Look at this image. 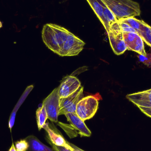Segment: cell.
<instances>
[{"label": "cell", "mask_w": 151, "mask_h": 151, "mask_svg": "<svg viewBox=\"0 0 151 151\" xmlns=\"http://www.w3.org/2000/svg\"><path fill=\"white\" fill-rule=\"evenodd\" d=\"M70 32L61 26L54 24L44 25L42 32V40L51 51L58 55Z\"/></svg>", "instance_id": "cell-1"}, {"label": "cell", "mask_w": 151, "mask_h": 151, "mask_svg": "<svg viewBox=\"0 0 151 151\" xmlns=\"http://www.w3.org/2000/svg\"><path fill=\"white\" fill-rule=\"evenodd\" d=\"M118 20L137 17L141 13L139 4L132 0H103Z\"/></svg>", "instance_id": "cell-2"}, {"label": "cell", "mask_w": 151, "mask_h": 151, "mask_svg": "<svg viewBox=\"0 0 151 151\" xmlns=\"http://www.w3.org/2000/svg\"><path fill=\"white\" fill-rule=\"evenodd\" d=\"M98 99L96 97L89 96L81 99L76 106V114L83 121L94 117L98 109Z\"/></svg>", "instance_id": "cell-3"}, {"label": "cell", "mask_w": 151, "mask_h": 151, "mask_svg": "<svg viewBox=\"0 0 151 151\" xmlns=\"http://www.w3.org/2000/svg\"><path fill=\"white\" fill-rule=\"evenodd\" d=\"M107 34L111 47L115 55H122L127 50L119 20L111 26Z\"/></svg>", "instance_id": "cell-4"}, {"label": "cell", "mask_w": 151, "mask_h": 151, "mask_svg": "<svg viewBox=\"0 0 151 151\" xmlns=\"http://www.w3.org/2000/svg\"><path fill=\"white\" fill-rule=\"evenodd\" d=\"M85 44L83 41L70 32L58 55L62 57L77 55L83 50Z\"/></svg>", "instance_id": "cell-5"}, {"label": "cell", "mask_w": 151, "mask_h": 151, "mask_svg": "<svg viewBox=\"0 0 151 151\" xmlns=\"http://www.w3.org/2000/svg\"><path fill=\"white\" fill-rule=\"evenodd\" d=\"M83 87L81 86L75 93L69 96L59 99V115L75 113L78 102L83 98Z\"/></svg>", "instance_id": "cell-6"}, {"label": "cell", "mask_w": 151, "mask_h": 151, "mask_svg": "<svg viewBox=\"0 0 151 151\" xmlns=\"http://www.w3.org/2000/svg\"><path fill=\"white\" fill-rule=\"evenodd\" d=\"M59 98L58 88H55L43 100L42 105L45 106L48 119L53 122H57L59 116Z\"/></svg>", "instance_id": "cell-7"}, {"label": "cell", "mask_w": 151, "mask_h": 151, "mask_svg": "<svg viewBox=\"0 0 151 151\" xmlns=\"http://www.w3.org/2000/svg\"><path fill=\"white\" fill-rule=\"evenodd\" d=\"M123 35L127 50L135 51L144 56H147L144 41L137 33L123 32Z\"/></svg>", "instance_id": "cell-8"}, {"label": "cell", "mask_w": 151, "mask_h": 151, "mask_svg": "<svg viewBox=\"0 0 151 151\" xmlns=\"http://www.w3.org/2000/svg\"><path fill=\"white\" fill-rule=\"evenodd\" d=\"M81 86V82L76 77L72 76H68L58 88L59 98L69 96L77 91Z\"/></svg>", "instance_id": "cell-9"}, {"label": "cell", "mask_w": 151, "mask_h": 151, "mask_svg": "<svg viewBox=\"0 0 151 151\" xmlns=\"http://www.w3.org/2000/svg\"><path fill=\"white\" fill-rule=\"evenodd\" d=\"M128 100L137 107L151 108V89L127 95Z\"/></svg>", "instance_id": "cell-10"}, {"label": "cell", "mask_w": 151, "mask_h": 151, "mask_svg": "<svg viewBox=\"0 0 151 151\" xmlns=\"http://www.w3.org/2000/svg\"><path fill=\"white\" fill-rule=\"evenodd\" d=\"M47 133V139L56 146L65 147L72 150V148L63 136L53 127L49 122L46 123L43 128Z\"/></svg>", "instance_id": "cell-11"}, {"label": "cell", "mask_w": 151, "mask_h": 151, "mask_svg": "<svg viewBox=\"0 0 151 151\" xmlns=\"http://www.w3.org/2000/svg\"><path fill=\"white\" fill-rule=\"evenodd\" d=\"M65 115L72 127L78 131V134L81 137H90L91 136V132L85 125L84 121L80 119L76 114L67 113Z\"/></svg>", "instance_id": "cell-12"}, {"label": "cell", "mask_w": 151, "mask_h": 151, "mask_svg": "<svg viewBox=\"0 0 151 151\" xmlns=\"http://www.w3.org/2000/svg\"><path fill=\"white\" fill-rule=\"evenodd\" d=\"M29 144V148L27 151H55L42 143L36 137L30 135L25 138Z\"/></svg>", "instance_id": "cell-13"}, {"label": "cell", "mask_w": 151, "mask_h": 151, "mask_svg": "<svg viewBox=\"0 0 151 151\" xmlns=\"http://www.w3.org/2000/svg\"><path fill=\"white\" fill-rule=\"evenodd\" d=\"M103 18L102 24L104 25L107 33H108L111 26L118 22V20L112 12L107 7L104 3L103 5Z\"/></svg>", "instance_id": "cell-14"}, {"label": "cell", "mask_w": 151, "mask_h": 151, "mask_svg": "<svg viewBox=\"0 0 151 151\" xmlns=\"http://www.w3.org/2000/svg\"><path fill=\"white\" fill-rule=\"evenodd\" d=\"M137 32L143 40L151 47V27L142 20L141 26Z\"/></svg>", "instance_id": "cell-15"}, {"label": "cell", "mask_w": 151, "mask_h": 151, "mask_svg": "<svg viewBox=\"0 0 151 151\" xmlns=\"http://www.w3.org/2000/svg\"><path fill=\"white\" fill-rule=\"evenodd\" d=\"M90 6L92 8L97 17L101 23L103 22V5L104 2L103 0H86Z\"/></svg>", "instance_id": "cell-16"}, {"label": "cell", "mask_w": 151, "mask_h": 151, "mask_svg": "<svg viewBox=\"0 0 151 151\" xmlns=\"http://www.w3.org/2000/svg\"><path fill=\"white\" fill-rule=\"evenodd\" d=\"M36 121L38 129L40 130L43 128L46 123V121L48 119L47 114L44 106L39 107L36 111Z\"/></svg>", "instance_id": "cell-17"}, {"label": "cell", "mask_w": 151, "mask_h": 151, "mask_svg": "<svg viewBox=\"0 0 151 151\" xmlns=\"http://www.w3.org/2000/svg\"><path fill=\"white\" fill-rule=\"evenodd\" d=\"M14 145L16 151H27L29 146L28 142L25 139L17 141Z\"/></svg>", "instance_id": "cell-18"}, {"label": "cell", "mask_w": 151, "mask_h": 151, "mask_svg": "<svg viewBox=\"0 0 151 151\" xmlns=\"http://www.w3.org/2000/svg\"><path fill=\"white\" fill-rule=\"evenodd\" d=\"M120 26L123 32H135L137 33L136 31L130 26L129 25L124 22L119 21Z\"/></svg>", "instance_id": "cell-19"}, {"label": "cell", "mask_w": 151, "mask_h": 151, "mask_svg": "<svg viewBox=\"0 0 151 151\" xmlns=\"http://www.w3.org/2000/svg\"><path fill=\"white\" fill-rule=\"evenodd\" d=\"M47 141L50 144V145L52 146V149L55 151H73L71 150L68 149V148H65V147L56 146V145L52 144L48 139H47Z\"/></svg>", "instance_id": "cell-20"}, {"label": "cell", "mask_w": 151, "mask_h": 151, "mask_svg": "<svg viewBox=\"0 0 151 151\" xmlns=\"http://www.w3.org/2000/svg\"><path fill=\"white\" fill-rule=\"evenodd\" d=\"M138 108L145 115L151 118V108H146V107H139Z\"/></svg>", "instance_id": "cell-21"}, {"label": "cell", "mask_w": 151, "mask_h": 151, "mask_svg": "<svg viewBox=\"0 0 151 151\" xmlns=\"http://www.w3.org/2000/svg\"><path fill=\"white\" fill-rule=\"evenodd\" d=\"M69 144L70 145L71 147L72 148L73 151H84L83 150H81L80 148H78L77 146H76L74 145L73 144L69 142H68Z\"/></svg>", "instance_id": "cell-22"}, {"label": "cell", "mask_w": 151, "mask_h": 151, "mask_svg": "<svg viewBox=\"0 0 151 151\" xmlns=\"http://www.w3.org/2000/svg\"><path fill=\"white\" fill-rule=\"evenodd\" d=\"M16 151V149H15V145H14L13 143H12L11 146L10 147L9 149V151Z\"/></svg>", "instance_id": "cell-23"}, {"label": "cell", "mask_w": 151, "mask_h": 151, "mask_svg": "<svg viewBox=\"0 0 151 151\" xmlns=\"http://www.w3.org/2000/svg\"><path fill=\"white\" fill-rule=\"evenodd\" d=\"M3 27V24L2 23V22H1V21H0V29H1V28H2Z\"/></svg>", "instance_id": "cell-24"}]
</instances>
